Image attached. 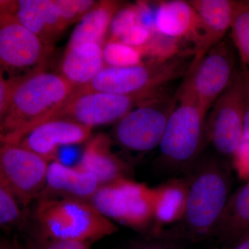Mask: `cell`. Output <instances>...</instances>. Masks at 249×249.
Wrapping results in <instances>:
<instances>
[{"mask_svg":"<svg viewBox=\"0 0 249 249\" xmlns=\"http://www.w3.org/2000/svg\"><path fill=\"white\" fill-rule=\"evenodd\" d=\"M100 186L98 180L91 174L76 165L67 166L57 160L49 163L45 190L40 197L70 198L89 201Z\"/></svg>","mask_w":249,"mask_h":249,"instance_id":"2e32d148","label":"cell"},{"mask_svg":"<svg viewBox=\"0 0 249 249\" xmlns=\"http://www.w3.org/2000/svg\"><path fill=\"white\" fill-rule=\"evenodd\" d=\"M246 85V103L244 115L243 139L249 141V73L242 71Z\"/></svg>","mask_w":249,"mask_h":249,"instance_id":"d6a6232c","label":"cell"},{"mask_svg":"<svg viewBox=\"0 0 249 249\" xmlns=\"http://www.w3.org/2000/svg\"><path fill=\"white\" fill-rule=\"evenodd\" d=\"M0 249H24L16 239L12 240H2L0 242Z\"/></svg>","mask_w":249,"mask_h":249,"instance_id":"836d02e7","label":"cell"},{"mask_svg":"<svg viewBox=\"0 0 249 249\" xmlns=\"http://www.w3.org/2000/svg\"><path fill=\"white\" fill-rule=\"evenodd\" d=\"M176 104V96L163 93L129 111L116 123V142L134 152H148L160 146Z\"/></svg>","mask_w":249,"mask_h":249,"instance_id":"8fae6325","label":"cell"},{"mask_svg":"<svg viewBox=\"0 0 249 249\" xmlns=\"http://www.w3.org/2000/svg\"><path fill=\"white\" fill-rule=\"evenodd\" d=\"M93 243L80 241L40 238L30 236L24 249H91Z\"/></svg>","mask_w":249,"mask_h":249,"instance_id":"83f0119b","label":"cell"},{"mask_svg":"<svg viewBox=\"0 0 249 249\" xmlns=\"http://www.w3.org/2000/svg\"><path fill=\"white\" fill-rule=\"evenodd\" d=\"M19 201L9 187L0 181V224L2 227L16 225L21 219L22 213Z\"/></svg>","mask_w":249,"mask_h":249,"instance_id":"484cf974","label":"cell"},{"mask_svg":"<svg viewBox=\"0 0 249 249\" xmlns=\"http://www.w3.org/2000/svg\"><path fill=\"white\" fill-rule=\"evenodd\" d=\"M183 242L167 238H151L134 244L129 249H184Z\"/></svg>","mask_w":249,"mask_h":249,"instance_id":"4dcf8cb0","label":"cell"},{"mask_svg":"<svg viewBox=\"0 0 249 249\" xmlns=\"http://www.w3.org/2000/svg\"><path fill=\"white\" fill-rule=\"evenodd\" d=\"M60 16L67 27L79 22L94 7L98 1L93 0H54Z\"/></svg>","mask_w":249,"mask_h":249,"instance_id":"4316f807","label":"cell"},{"mask_svg":"<svg viewBox=\"0 0 249 249\" xmlns=\"http://www.w3.org/2000/svg\"><path fill=\"white\" fill-rule=\"evenodd\" d=\"M93 128L65 119L42 123L28 131L16 142L51 163L57 160L59 149L89 140Z\"/></svg>","mask_w":249,"mask_h":249,"instance_id":"4fadbf2b","label":"cell"},{"mask_svg":"<svg viewBox=\"0 0 249 249\" xmlns=\"http://www.w3.org/2000/svg\"><path fill=\"white\" fill-rule=\"evenodd\" d=\"M249 233V181L232 193L212 237L224 247H232Z\"/></svg>","mask_w":249,"mask_h":249,"instance_id":"ffe728a7","label":"cell"},{"mask_svg":"<svg viewBox=\"0 0 249 249\" xmlns=\"http://www.w3.org/2000/svg\"><path fill=\"white\" fill-rule=\"evenodd\" d=\"M104 67L103 47L85 43L65 50L60 74L75 88H80L91 83Z\"/></svg>","mask_w":249,"mask_h":249,"instance_id":"44dd1931","label":"cell"},{"mask_svg":"<svg viewBox=\"0 0 249 249\" xmlns=\"http://www.w3.org/2000/svg\"><path fill=\"white\" fill-rule=\"evenodd\" d=\"M49 162L18 143H1L0 181L6 185L19 204L27 207L45 190Z\"/></svg>","mask_w":249,"mask_h":249,"instance_id":"7c38bea8","label":"cell"},{"mask_svg":"<svg viewBox=\"0 0 249 249\" xmlns=\"http://www.w3.org/2000/svg\"><path fill=\"white\" fill-rule=\"evenodd\" d=\"M230 33L240 69L249 73V1H235Z\"/></svg>","mask_w":249,"mask_h":249,"instance_id":"603a6c76","label":"cell"},{"mask_svg":"<svg viewBox=\"0 0 249 249\" xmlns=\"http://www.w3.org/2000/svg\"><path fill=\"white\" fill-rule=\"evenodd\" d=\"M163 93V89H160L130 95L103 92L71 94L61 107L41 124L65 119L93 128L95 126L117 123L129 111Z\"/></svg>","mask_w":249,"mask_h":249,"instance_id":"30bf717a","label":"cell"},{"mask_svg":"<svg viewBox=\"0 0 249 249\" xmlns=\"http://www.w3.org/2000/svg\"><path fill=\"white\" fill-rule=\"evenodd\" d=\"M76 166L92 175L101 186L127 178L129 170L127 163L112 151L111 140L104 134L88 140Z\"/></svg>","mask_w":249,"mask_h":249,"instance_id":"e0dca14e","label":"cell"},{"mask_svg":"<svg viewBox=\"0 0 249 249\" xmlns=\"http://www.w3.org/2000/svg\"><path fill=\"white\" fill-rule=\"evenodd\" d=\"M142 4L122 6L113 18L107 40H119L123 34L135 24L142 22Z\"/></svg>","mask_w":249,"mask_h":249,"instance_id":"d4e9b609","label":"cell"},{"mask_svg":"<svg viewBox=\"0 0 249 249\" xmlns=\"http://www.w3.org/2000/svg\"><path fill=\"white\" fill-rule=\"evenodd\" d=\"M105 66L128 67L144 63L141 48L130 47L120 41L107 40L103 47Z\"/></svg>","mask_w":249,"mask_h":249,"instance_id":"cb8c5ba5","label":"cell"},{"mask_svg":"<svg viewBox=\"0 0 249 249\" xmlns=\"http://www.w3.org/2000/svg\"><path fill=\"white\" fill-rule=\"evenodd\" d=\"M181 54L165 62H146L137 66H105L96 78L85 86L77 88L72 94L103 92L130 95L163 89L170 82L186 75L191 64Z\"/></svg>","mask_w":249,"mask_h":249,"instance_id":"5b68a950","label":"cell"},{"mask_svg":"<svg viewBox=\"0 0 249 249\" xmlns=\"http://www.w3.org/2000/svg\"><path fill=\"white\" fill-rule=\"evenodd\" d=\"M155 229L152 238H158L165 226L175 225L186 210L188 183L186 177L170 178L153 188Z\"/></svg>","mask_w":249,"mask_h":249,"instance_id":"d6986e66","label":"cell"},{"mask_svg":"<svg viewBox=\"0 0 249 249\" xmlns=\"http://www.w3.org/2000/svg\"><path fill=\"white\" fill-rule=\"evenodd\" d=\"M232 249H249V233L244 236L235 244Z\"/></svg>","mask_w":249,"mask_h":249,"instance_id":"e575fe53","label":"cell"},{"mask_svg":"<svg viewBox=\"0 0 249 249\" xmlns=\"http://www.w3.org/2000/svg\"><path fill=\"white\" fill-rule=\"evenodd\" d=\"M122 6L120 1H98L94 7L78 22L65 50L85 43H96L103 47L111 21Z\"/></svg>","mask_w":249,"mask_h":249,"instance_id":"7402d4cb","label":"cell"},{"mask_svg":"<svg viewBox=\"0 0 249 249\" xmlns=\"http://www.w3.org/2000/svg\"><path fill=\"white\" fill-rule=\"evenodd\" d=\"M231 164L241 179L249 181V141L243 139L231 160Z\"/></svg>","mask_w":249,"mask_h":249,"instance_id":"f546056e","label":"cell"},{"mask_svg":"<svg viewBox=\"0 0 249 249\" xmlns=\"http://www.w3.org/2000/svg\"><path fill=\"white\" fill-rule=\"evenodd\" d=\"M36 203L32 237L94 243L118 231L89 201L41 196Z\"/></svg>","mask_w":249,"mask_h":249,"instance_id":"3957f363","label":"cell"},{"mask_svg":"<svg viewBox=\"0 0 249 249\" xmlns=\"http://www.w3.org/2000/svg\"><path fill=\"white\" fill-rule=\"evenodd\" d=\"M76 88L60 73L45 70L18 79L0 118L1 143H12L61 107Z\"/></svg>","mask_w":249,"mask_h":249,"instance_id":"7a4b0ae2","label":"cell"},{"mask_svg":"<svg viewBox=\"0 0 249 249\" xmlns=\"http://www.w3.org/2000/svg\"><path fill=\"white\" fill-rule=\"evenodd\" d=\"M186 174L188 192L182 219L159 238L198 242L212 237L231 196L229 161L215 153L202 154Z\"/></svg>","mask_w":249,"mask_h":249,"instance_id":"6da1fadb","label":"cell"},{"mask_svg":"<svg viewBox=\"0 0 249 249\" xmlns=\"http://www.w3.org/2000/svg\"><path fill=\"white\" fill-rule=\"evenodd\" d=\"M189 2L199 18V27L191 49V66H193L225 39L230 31L235 1L191 0Z\"/></svg>","mask_w":249,"mask_h":249,"instance_id":"5bb4252c","label":"cell"},{"mask_svg":"<svg viewBox=\"0 0 249 249\" xmlns=\"http://www.w3.org/2000/svg\"><path fill=\"white\" fill-rule=\"evenodd\" d=\"M199 27V18L189 1L170 0L160 2L155 16V31L160 35L193 45Z\"/></svg>","mask_w":249,"mask_h":249,"instance_id":"ac0fdd59","label":"cell"},{"mask_svg":"<svg viewBox=\"0 0 249 249\" xmlns=\"http://www.w3.org/2000/svg\"><path fill=\"white\" fill-rule=\"evenodd\" d=\"M155 33L150 28L139 22L123 34L118 41L130 47L141 48L150 42Z\"/></svg>","mask_w":249,"mask_h":249,"instance_id":"f1b7e54d","label":"cell"},{"mask_svg":"<svg viewBox=\"0 0 249 249\" xmlns=\"http://www.w3.org/2000/svg\"><path fill=\"white\" fill-rule=\"evenodd\" d=\"M235 50L231 41L224 39L189 67L178 91L189 96L208 114L239 70L235 67Z\"/></svg>","mask_w":249,"mask_h":249,"instance_id":"52a82bcc","label":"cell"},{"mask_svg":"<svg viewBox=\"0 0 249 249\" xmlns=\"http://www.w3.org/2000/svg\"><path fill=\"white\" fill-rule=\"evenodd\" d=\"M18 80L6 78L0 74V118L2 117L7 110Z\"/></svg>","mask_w":249,"mask_h":249,"instance_id":"1f68e13d","label":"cell"},{"mask_svg":"<svg viewBox=\"0 0 249 249\" xmlns=\"http://www.w3.org/2000/svg\"><path fill=\"white\" fill-rule=\"evenodd\" d=\"M245 103V78L239 69L231 84L210 109L205 123V145L210 144L216 155L229 161L243 140Z\"/></svg>","mask_w":249,"mask_h":249,"instance_id":"ba28073f","label":"cell"},{"mask_svg":"<svg viewBox=\"0 0 249 249\" xmlns=\"http://www.w3.org/2000/svg\"><path fill=\"white\" fill-rule=\"evenodd\" d=\"M177 104L160 142L157 165L168 173H186L202 155L207 114L192 98L177 91Z\"/></svg>","mask_w":249,"mask_h":249,"instance_id":"277c9868","label":"cell"},{"mask_svg":"<svg viewBox=\"0 0 249 249\" xmlns=\"http://www.w3.org/2000/svg\"><path fill=\"white\" fill-rule=\"evenodd\" d=\"M214 249H232V247H222V248H216Z\"/></svg>","mask_w":249,"mask_h":249,"instance_id":"d590c367","label":"cell"},{"mask_svg":"<svg viewBox=\"0 0 249 249\" xmlns=\"http://www.w3.org/2000/svg\"><path fill=\"white\" fill-rule=\"evenodd\" d=\"M89 202L113 222L147 232L155 225L153 188L123 178L102 185Z\"/></svg>","mask_w":249,"mask_h":249,"instance_id":"8992f818","label":"cell"},{"mask_svg":"<svg viewBox=\"0 0 249 249\" xmlns=\"http://www.w3.org/2000/svg\"><path fill=\"white\" fill-rule=\"evenodd\" d=\"M52 52L53 49L47 47L40 37L22 25L12 14L1 10V75H7L4 76L6 78L21 79L43 71Z\"/></svg>","mask_w":249,"mask_h":249,"instance_id":"9c48e42d","label":"cell"},{"mask_svg":"<svg viewBox=\"0 0 249 249\" xmlns=\"http://www.w3.org/2000/svg\"><path fill=\"white\" fill-rule=\"evenodd\" d=\"M1 10L12 14L52 49L67 27L54 0L1 1Z\"/></svg>","mask_w":249,"mask_h":249,"instance_id":"9a60e30c","label":"cell"}]
</instances>
